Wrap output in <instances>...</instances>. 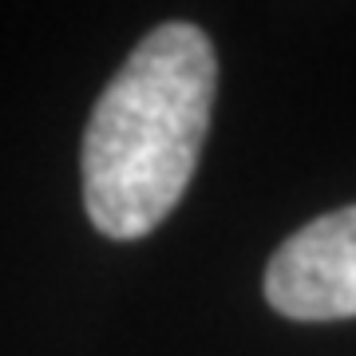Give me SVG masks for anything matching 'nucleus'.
Masks as SVG:
<instances>
[{
	"instance_id": "f257e3e1",
	"label": "nucleus",
	"mask_w": 356,
	"mask_h": 356,
	"mask_svg": "<svg viewBox=\"0 0 356 356\" xmlns=\"http://www.w3.org/2000/svg\"><path fill=\"white\" fill-rule=\"evenodd\" d=\"M218 91L214 44L186 20L159 24L103 88L83 135V206L103 238L159 229L191 186Z\"/></svg>"
},
{
	"instance_id": "f03ea898",
	"label": "nucleus",
	"mask_w": 356,
	"mask_h": 356,
	"mask_svg": "<svg viewBox=\"0 0 356 356\" xmlns=\"http://www.w3.org/2000/svg\"><path fill=\"white\" fill-rule=\"evenodd\" d=\"M266 301L293 321L356 317V206L289 234L269 257Z\"/></svg>"
}]
</instances>
